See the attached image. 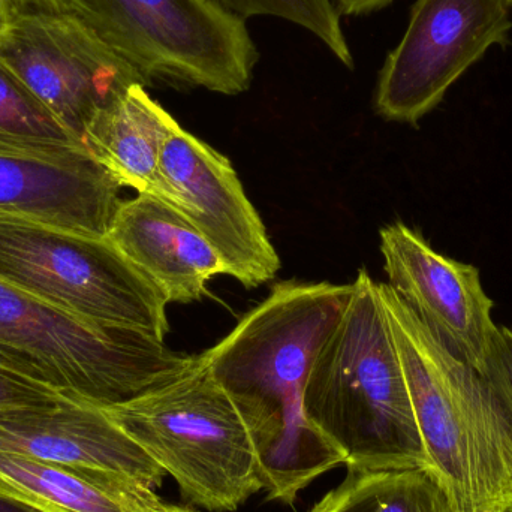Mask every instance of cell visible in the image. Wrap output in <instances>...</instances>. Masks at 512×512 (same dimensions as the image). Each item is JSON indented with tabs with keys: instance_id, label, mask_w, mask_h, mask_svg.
Segmentation results:
<instances>
[{
	"instance_id": "6da1fadb",
	"label": "cell",
	"mask_w": 512,
	"mask_h": 512,
	"mask_svg": "<svg viewBox=\"0 0 512 512\" xmlns=\"http://www.w3.org/2000/svg\"><path fill=\"white\" fill-rule=\"evenodd\" d=\"M351 295L352 283H276L224 339L198 355L251 409L268 501L294 504L301 490L345 465L343 454L307 420L303 393Z\"/></svg>"
},
{
	"instance_id": "7a4b0ae2",
	"label": "cell",
	"mask_w": 512,
	"mask_h": 512,
	"mask_svg": "<svg viewBox=\"0 0 512 512\" xmlns=\"http://www.w3.org/2000/svg\"><path fill=\"white\" fill-rule=\"evenodd\" d=\"M379 295L430 472L457 512H512V415L471 364L445 348L388 283Z\"/></svg>"
},
{
	"instance_id": "3957f363",
	"label": "cell",
	"mask_w": 512,
	"mask_h": 512,
	"mask_svg": "<svg viewBox=\"0 0 512 512\" xmlns=\"http://www.w3.org/2000/svg\"><path fill=\"white\" fill-rule=\"evenodd\" d=\"M307 420L364 471L427 469L426 448L379 295L361 268L348 307L304 385Z\"/></svg>"
},
{
	"instance_id": "277c9868",
	"label": "cell",
	"mask_w": 512,
	"mask_h": 512,
	"mask_svg": "<svg viewBox=\"0 0 512 512\" xmlns=\"http://www.w3.org/2000/svg\"><path fill=\"white\" fill-rule=\"evenodd\" d=\"M102 409L176 481L192 507L234 512L264 490L248 408L198 355L174 381Z\"/></svg>"
},
{
	"instance_id": "5b68a950",
	"label": "cell",
	"mask_w": 512,
	"mask_h": 512,
	"mask_svg": "<svg viewBox=\"0 0 512 512\" xmlns=\"http://www.w3.org/2000/svg\"><path fill=\"white\" fill-rule=\"evenodd\" d=\"M0 352L99 408L150 393L195 363L155 337L90 321L2 280Z\"/></svg>"
},
{
	"instance_id": "8992f818",
	"label": "cell",
	"mask_w": 512,
	"mask_h": 512,
	"mask_svg": "<svg viewBox=\"0 0 512 512\" xmlns=\"http://www.w3.org/2000/svg\"><path fill=\"white\" fill-rule=\"evenodd\" d=\"M141 77L239 95L251 86L258 48L246 20L218 0H66Z\"/></svg>"
},
{
	"instance_id": "52a82bcc",
	"label": "cell",
	"mask_w": 512,
	"mask_h": 512,
	"mask_svg": "<svg viewBox=\"0 0 512 512\" xmlns=\"http://www.w3.org/2000/svg\"><path fill=\"white\" fill-rule=\"evenodd\" d=\"M0 280L99 324L170 331L167 298L107 237L0 215Z\"/></svg>"
},
{
	"instance_id": "ba28073f",
	"label": "cell",
	"mask_w": 512,
	"mask_h": 512,
	"mask_svg": "<svg viewBox=\"0 0 512 512\" xmlns=\"http://www.w3.org/2000/svg\"><path fill=\"white\" fill-rule=\"evenodd\" d=\"M0 62L78 140L135 84L149 86L71 11L17 9L0 32Z\"/></svg>"
},
{
	"instance_id": "9c48e42d",
	"label": "cell",
	"mask_w": 512,
	"mask_h": 512,
	"mask_svg": "<svg viewBox=\"0 0 512 512\" xmlns=\"http://www.w3.org/2000/svg\"><path fill=\"white\" fill-rule=\"evenodd\" d=\"M510 0H417L402 41L388 54L375 105L387 120L417 123L512 29Z\"/></svg>"
},
{
	"instance_id": "30bf717a",
	"label": "cell",
	"mask_w": 512,
	"mask_h": 512,
	"mask_svg": "<svg viewBox=\"0 0 512 512\" xmlns=\"http://www.w3.org/2000/svg\"><path fill=\"white\" fill-rule=\"evenodd\" d=\"M161 167L176 209L213 246L225 274L246 288L276 277L279 255L227 156L177 125L165 141Z\"/></svg>"
},
{
	"instance_id": "8fae6325",
	"label": "cell",
	"mask_w": 512,
	"mask_h": 512,
	"mask_svg": "<svg viewBox=\"0 0 512 512\" xmlns=\"http://www.w3.org/2000/svg\"><path fill=\"white\" fill-rule=\"evenodd\" d=\"M379 239L388 285L445 348L481 375L498 325L478 268L439 254L402 222L382 228Z\"/></svg>"
},
{
	"instance_id": "7c38bea8",
	"label": "cell",
	"mask_w": 512,
	"mask_h": 512,
	"mask_svg": "<svg viewBox=\"0 0 512 512\" xmlns=\"http://www.w3.org/2000/svg\"><path fill=\"white\" fill-rule=\"evenodd\" d=\"M0 451L107 483L156 490L167 477L104 409L83 400L0 412Z\"/></svg>"
},
{
	"instance_id": "4fadbf2b",
	"label": "cell",
	"mask_w": 512,
	"mask_h": 512,
	"mask_svg": "<svg viewBox=\"0 0 512 512\" xmlns=\"http://www.w3.org/2000/svg\"><path fill=\"white\" fill-rule=\"evenodd\" d=\"M120 189L87 150L0 153V215L107 237L123 203Z\"/></svg>"
},
{
	"instance_id": "5bb4252c",
	"label": "cell",
	"mask_w": 512,
	"mask_h": 512,
	"mask_svg": "<svg viewBox=\"0 0 512 512\" xmlns=\"http://www.w3.org/2000/svg\"><path fill=\"white\" fill-rule=\"evenodd\" d=\"M107 239L168 303H192L225 274L224 262L183 213L152 195L123 201Z\"/></svg>"
},
{
	"instance_id": "9a60e30c",
	"label": "cell",
	"mask_w": 512,
	"mask_h": 512,
	"mask_svg": "<svg viewBox=\"0 0 512 512\" xmlns=\"http://www.w3.org/2000/svg\"><path fill=\"white\" fill-rule=\"evenodd\" d=\"M179 123L135 84L105 108L84 132L83 144L119 185L152 195L176 209V195L162 173L165 141Z\"/></svg>"
},
{
	"instance_id": "2e32d148",
	"label": "cell",
	"mask_w": 512,
	"mask_h": 512,
	"mask_svg": "<svg viewBox=\"0 0 512 512\" xmlns=\"http://www.w3.org/2000/svg\"><path fill=\"white\" fill-rule=\"evenodd\" d=\"M0 498L30 512H168L156 490L107 483L0 451Z\"/></svg>"
},
{
	"instance_id": "e0dca14e",
	"label": "cell",
	"mask_w": 512,
	"mask_h": 512,
	"mask_svg": "<svg viewBox=\"0 0 512 512\" xmlns=\"http://www.w3.org/2000/svg\"><path fill=\"white\" fill-rule=\"evenodd\" d=\"M309 512H457L427 469L364 471L348 468L345 480Z\"/></svg>"
},
{
	"instance_id": "ac0fdd59",
	"label": "cell",
	"mask_w": 512,
	"mask_h": 512,
	"mask_svg": "<svg viewBox=\"0 0 512 512\" xmlns=\"http://www.w3.org/2000/svg\"><path fill=\"white\" fill-rule=\"evenodd\" d=\"M84 144L0 62V153L60 155Z\"/></svg>"
},
{
	"instance_id": "d6986e66",
	"label": "cell",
	"mask_w": 512,
	"mask_h": 512,
	"mask_svg": "<svg viewBox=\"0 0 512 512\" xmlns=\"http://www.w3.org/2000/svg\"><path fill=\"white\" fill-rule=\"evenodd\" d=\"M240 17H273L297 24L319 39L346 68H354V57L340 24L333 0H218Z\"/></svg>"
},
{
	"instance_id": "ffe728a7",
	"label": "cell",
	"mask_w": 512,
	"mask_h": 512,
	"mask_svg": "<svg viewBox=\"0 0 512 512\" xmlns=\"http://www.w3.org/2000/svg\"><path fill=\"white\" fill-rule=\"evenodd\" d=\"M78 400L0 352V412L51 408Z\"/></svg>"
},
{
	"instance_id": "44dd1931",
	"label": "cell",
	"mask_w": 512,
	"mask_h": 512,
	"mask_svg": "<svg viewBox=\"0 0 512 512\" xmlns=\"http://www.w3.org/2000/svg\"><path fill=\"white\" fill-rule=\"evenodd\" d=\"M481 375L501 397L512 415V328L498 325Z\"/></svg>"
},
{
	"instance_id": "7402d4cb",
	"label": "cell",
	"mask_w": 512,
	"mask_h": 512,
	"mask_svg": "<svg viewBox=\"0 0 512 512\" xmlns=\"http://www.w3.org/2000/svg\"><path fill=\"white\" fill-rule=\"evenodd\" d=\"M391 2L393 0H336V8L340 15H361L378 11Z\"/></svg>"
},
{
	"instance_id": "603a6c76",
	"label": "cell",
	"mask_w": 512,
	"mask_h": 512,
	"mask_svg": "<svg viewBox=\"0 0 512 512\" xmlns=\"http://www.w3.org/2000/svg\"><path fill=\"white\" fill-rule=\"evenodd\" d=\"M17 8V0H0V32L11 24Z\"/></svg>"
},
{
	"instance_id": "cb8c5ba5",
	"label": "cell",
	"mask_w": 512,
	"mask_h": 512,
	"mask_svg": "<svg viewBox=\"0 0 512 512\" xmlns=\"http://www.w3.org/2000/svg\"><path fill=\"white\" fill-rule=\"evenodd\" d=\"M0 512H30L21 505L15 504V502L9 501V499L0 498Z\"/></svg>"
},
{
	"instance_id": "d4e9b609",
	"label": "cell",
	"mask_w": 512,
	"mask_h": 512,
	"mask_svg": "<svg viewBox=\"0 0 512 512\" xmlns=\"http://www.w3.org/2000/svg\"><path fill=\"white\" fill-rule=\"evenodd\" d=\"M168 512H200L197 510H194V508L191 507H177V505H170V510Z\"/></svg>"
},
{
	"instance_id": "484cf974",
	"label": "cell",
	"mask_w": 512,
	"mask_h": 512,
	"mask_svg": "<svg viewBox=\"0 0 512 512\" xmlns=\"http://www.w3.org/2000/svg\"><path fill=\"white\" fill-rule=\"evenodd\" d=\"M510 2H511V5H512V0H510Z\"/></svg>"
}]
</instances>
